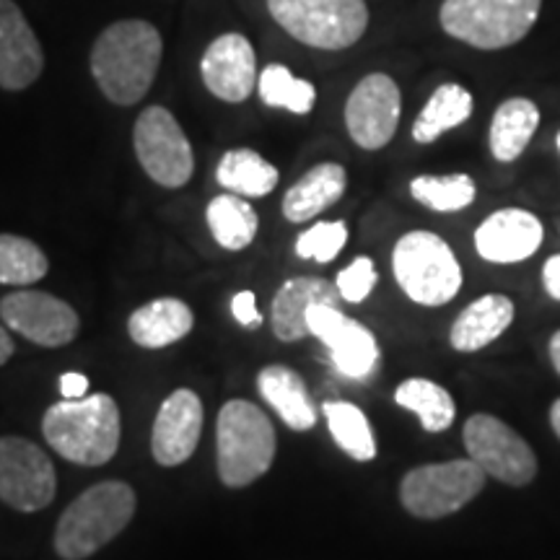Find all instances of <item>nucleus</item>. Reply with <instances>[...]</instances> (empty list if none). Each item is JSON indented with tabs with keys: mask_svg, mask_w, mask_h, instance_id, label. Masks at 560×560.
<instances>
[{
	"mask_svg": "<svg viewBox=\"0 0 560 560\" xmlns=\"http://www.w3.org/2000/svg\"><path fill=\"white\" fill-rule=\"evenodd\" d=\"M348 242V226L342 221H319L296 240V255L301 260L332 262Z\"/></svg>",
	"mask_w": 560,
	"mask_h": 560,
	"instance_id": "33",
	"label": "nucleus"
},
{
	"mask_svg": "<svg viewBox=\"0 0 560 560\" xmlns=\"http://www.w3.org/2000/svg\"><path fill=\"white\" fill-rule=\"evenodd\" d=\"M410 195L420 206L436 210V213H457V210L472 206L478 187L470 174H444V177L420 174L410 182Z\"/></svg>",
	"mask_w": 560,
	"mask_h": 560,
	"instance_id": "31",
	"label": "nucleus"
},
{
	"mask_svg": "<svg viewBox=\"0 0 560 560\" xmlns=\"http://www.w3.org/2000/svg\"><path fill=\"white\" fill-rule=\"evenodd\" d=\"M556 143H558V151H560V132H558V138H556Z\"/></svg>",
	"mask_w": 560,
	"mask_h": 560,
	"instance_id": "41",
	"label": "nucleus"
},
{
	"mask_svg": "<svg viewBox=\"0 0 560 560\" xmlns=\"http://www.w3.org/2000/svg\"><path fill=\"white\" fill-rule=\"evenodd\" d=\"M257 94L268 107L289 109L293 115H310L317 104V89L312 81L296 79L289 68L280 62H270L262 68L257 79Z\"/></svg>",
	"mask_w": 560,
	"mask_h": 560,
	"instance_id": "30",
	"label": "nucleus"
},
{
	"mask_svg": "<svg viewBox=\"0 0 560 560\" xmlns=\"http://www.w3.org/2000/svg\"><path fill=\"white\" fill-rule=\"evenodd\" d=\"M340 291L338 285L327 283L322 278H291L280 285L276 299H272V332L278 340L296 342L310 335V325H306V314L314 304H335L340 306Z\"/></svg>",
	"mask_w": 560,
	"mask_h": 560,
	"instance_id": "19",
	"label": "nucleus"
},
{
	"mask_svg": "<svg viewBox=\"0 0 560 560\" xmlns=\"http://www.w3.org/2000/svg\"><path fill=\"white\" fill-rule=\"evenodd\" d=\"M276 24L314 50H348L369 30L366 0H268Z\"/></svg>",
	"mask_w": 560,
	"mask_h": 560,
	"instance_id": "6",
	"label": "nucleus"
},
{
	"mask_svg": "<svg viewBox=\"0 0 560 560\" xmlns=\"http://www.w3.org/2000/svg\"><path fill=\"white\" fill-rule=\"evenodd\" d=\"M231 312H234V319L240 322L242 327H249V330L260 327L262 317H260V312H257V301L252 291L236 293V296L231 299Z\"/></svg>",
	"mask_w": 560,
	"mask_h": 560,
	"instance_id": "35",
	"label": "nucleus"
},
{
	"mask_svg": "<svg viewBox=\"0 0 560 560\" xmlns=\"http://www.w3.org/2000/svg\"><path fill=\"white\" fill-rule=\"evenodd\" d=\"M132 514H136V490L128 482H96L62 511L55 532V550L62 560L94 556L128 527Z\"/></svg>",
	"mask_w": 560,
	"mask_h": 560,
	"instance_id": "3",
	"label": "nucleus"
},
{
	"mask_svg": "<svg viewBox=\"0 0 560 560\" xmlns=\"http://www.w3.org/2000/svg\"><path fill=\"white\" fill-rule=\"evenodd\" d=\"M514 322V304L503 293H486L472 301L452 325L450 340L459 353H475L499 340Z\"/></svg>",
	"mask_w": 560,
	"mask_h": 560,
	"instance_id": "20",
	"label": "nucleus"
},
{
	"mask_svg": "<svg viewBox=\"0 0 560 560\" xmlns=\"http://www.w3.org/2000/svg\"><path fill=\"white\" fill-rule=\"evenodd\" d=\"M392 270L405 296L423 306H444L462 289V268L450 244L431 231H410L392 252Z\"/></svg>",
	"mask_w": 560,
	"mask_h": 560,
	"instance_id": "7",
	"label": "nucleus"
},
{
	"mask_svg": "<svg viewBox=\"0 0 560 560\" xmlns=\"http://www.w3.org/2000/svg\"><path fill=\"white\" fill-rule=\"evenodd\" d=\"M402 115V94L387 73H369L346 102V128L363 151H380L395 138Z\"/></svg>",
	"mask_w": 560,
	"mask_h": 560,
	"instance_id": "12",
	"label": "nucleus"
},
{
	"mask_svg": "<svg viewBox=\"0 0 560 560\" xmlns=\"http://www.w3.org/2000/svg\"><path fill=\"white\" fill-rule=\"evenodd\" d=\"M206 219L213 240L229 252L247 249L249 244L255 242L257 229H260L255 208H252L242 195L234 192L219 195V198L210 200Z\"/></svg>",
	"mask_w": 560,
	"mask_h": 560,
	"instance_id": "27",
	"label": "nucleus"
},
{
	"mask_svg": "<svg viewBox=\"0 0 560 560\" xmlns=\"http://www.w3.org/2000/svg\"><path fill=\"white\" fill-rule=\"evenodd\" d=\"M42 433L62 459L86 467L107 465L120 450V408L104 392L55 402L42 418Z\"/></svg>",
	"mask_w": 560,
	"mask_h": 560,
	"instance_id": "2",
	"label": "nucleus"
},
{
	"mask_svg": "<svg viewBox=\"0 0 560 560\" xmlns=\"http://www.w3.org/2000/svg\"><path fill=\"white\" fill-rule=\"evenodd\" d=\"M395 402L405 410L416 412L420 418V425L429 433L446 431L454 423V416H457V405H454V397L450 392L436 382L423 380V376L405 380L395 389Z\"/></svg>",
	"mask_w": 560,
	"mask_h": 560,
	"instance_id": "28",
	"label": "nucleus"
},
{
	"mask_svg": "<svg viewBox=\"0 0 560 560\" xmlns=\"http://www.w3.org/2000/svg\"><path fill=\"white\" fill-rule=\"evenodd\" d=\"M478 462L452 459L416 467L400 482V501L418 520H441L465 509L486 486Z\"/></svg>",
	"mask_w": 560,
	"mask_h": 560,
	"instance_id": "8",
	"label": "nucleus"
},
{
	"mask_svg": "<svg viewBox=\"0 0 560 560\" xmlns=\"http://www.w3.org/2000/svg\"><path fill=\"white\" fill-rule=\"evenodd\" d=\"M45 70V50L13 0H0V89L24 91Z\"/></svg>",
	"mask_w": 560,
	"mask_h": 560,
	"instance_id": "18",
	"label": "nucleus"
},
{
	"mask_svg": "<svg viewBox=\"0 0 560 560\" xmlns=\"http://www.w3.org/2000/svg\"><path fill=\"white\" fill-rule=\"evenodd\" d=\"M472 107L475 100L465 86H459V83H441L431 94V100L425 102V107L420 109L416 122H412V140L420 145L433 143L444 132L470 120Z\"/></svg>",
	"mask_w": 560,
	"mask_h": 560,
	"instance_id": "25",
	"label": "nucleus"
},
{
	"mask_svg": "<svg viewBox=\"0 0 560 560\" xmlns=\"http://www.w3.org/2000/svg\"><path fill=\"white\" fill-rule=\"evenodd\" d=\"M376 265L371 257H355L353 262L348 265L346 270H340L338 276V291L342 301H348V304H361V301H366V296L371 291H374L376 285Z\"/></svg>",
	"mask_w": 560,
	"mask_h": 560,
	"instance_id": "34",
	"label": "nucleus"
},
{
	"mask_svg": "<svg viewBox=\"0 0 560 560\" xmlns=\"http://www.w3.org/2000/svg\"><path fill=\"white\" fill-rule=\"evenodd\" d=\"M545 229L535 213L524 208H503L490 213L475 231V249L495 265L524 262L540 249Z\"/></svg>",
	"mask_w": 560,
	"mask_h": 560,
	"instance_id": "16",
	"label": "nucleus"
},
{
	"mask_svg": "<svg viewBox=\"0 0 560 560\" xmlns=\"http://www.w3.org/2000/svg\"><path fill=\"white\" fill-rule=\"evenodd\" d=\"M164 55V39L145 19H122L109 24L89 55L96 86L112 104L130 107L149 94Z\"/></svg>",
	"mask_w": 560,
	"mask_h": 560,
	"instance_id": "1",
	"label": "nucleus"
},
{
	"mask_svg": "<svg viewBox=\"0 0 560 560\" xmlns=\"http://www.w3.org/2000/svg\"><path fill=\"white\" fill-rule=\"evenodd\" d=\"M550 361H552V369L560 374V330L550 338Z\"/></svg>",
	"mask_w": 560,
	"mask_h": 560,
	"instance_id": "39",
	"label": "nucleus"
},
{
	"mask_svg": "<svg viewBox=\"0 0 560 560\" xmlns=\"http://www.w3.org/2000/svg\"><path fill=\"white\" fill-rule=\"evenodd\" d=\"M540 9L542 0H444L439 24L475 50H503L527 37Z\"/></svg>",
	"mask_w": 560,
	"mask_h": 560,
	"instance_id": "5",
	"label": "nucleus"
},
{
	"mask_svg": "<svg viewBox=\"0 0 560 560\" xmlns=\"http://www.w3.org/2000/svg\"><path fill=\"white\" fill-rule=\"evenodd\" d=\"M327 429H330L335 444L355 462H371L376 457V439L371 423L359 405L332 400L322 405Z\"/></svg>",
	"mask_w": 560,
	"mask_h": 560,
	"instance_id": "29",
	"label": "nucleus"
},
{
	"mask_svg": "<svg viewBox=\"0 0 560 560\" xmlns=\"http://www.w3.org/2000/svg\"><path fill=\"white\" fill-rule=\"evenodd\" d=\"M202 83L215 100L242 104L257 89V55L252 42L240 32H229L208 45L200 60Z\"/></svg>",
	"mask_w": 560,
	"mask_h": 560,
	"instance_id": "15",
	"label": "nucleus"
},
{
	"mask_svg": "<svg viewBox=\"0 0 560 560\" xmlns=\"http://www.w3.org/2000/svg\"><path fill=\"white\" fill-rule=\"evenodd\" d=\"M542 285L550 299L560 301V255H552L542 268Z\"/></svg>",
	"mask_w": 560,
	"mask_h": 560,
	"instance_id": "37",
	"label": "nucleus"
},
{
	"mask_svg": "<svg viewBox=\"0 0 560 560\" xmlns=\"http://www.w3.org/2000/svg\"><path fill=\"white\" fill-rule=\"evenodd\" d=\"M192 325H195V314L185 301L156 299L130 314L128 332L136 346L159 350L182 340L185 335H190Z\"/></svg>",
	"mask_w": 560,
	"mask_h": 560,
	"instance_id": "23",
	"label": "nucleus"
},
{
	"mask_svg": "<svg viewBox=\"0 0 560 560\" xmlns=\"http://www.w3.org/2000/svg\"><path fill=\"white\" fill-rule=\"evenodd\" d=\"M215 179L223 190L242 195V198H265L278 187L280 174L257 151L231 149L221 156Z\"/></svg>",
	"mask_w": 560,
	"mask_h": 560,
	"instance_id": "26",
	"label": "nucleus"
},
{
	"mask_svg": "<svg viewBox=\"0 0 560 560\" xmlns=\"http://www.w3.org/2000/svg\"><path fill=\"white\" fill-rule=\"evenodd\" d=\"M465 450L480 470L506 486H527L537 475V457L532 446L501 418L478 412L465 423L462 431Z\"/></svg>",
	"mask_w": 560,
	"mask_h": 560,
	"instance_id": "10",
	"label": "nucleus"
},
{
	"mask_svg": "<svg viewBox=\"0 0 560 560\" xmlns=\"http://www.w3.org/2000/svg\"><path fill=\"white\" fill-rule=\"evenodd\" d=\"M219 475L229 488H247L270 470L276 459V429L268 416L247 400H229L215 423Z\"/></svg>",
	"mask_w": 560,
	"mask_h": 560,
	"instance_id": "4",
	"label": "nucleus"
},
{
	"mask_svg": "<svg viewBox=\"0 0 560 560\" xmlns=\"http://www.w3.org/2000/svg\"><path fill=\"white\" fill-rule=\"evenodd\" d=\"M58 493V475L50 457L30 439H0V501L16 511L47 509Z\"/></svg>",
	"mask_w": 560,
	"mask_h": 560,
	"instance_id": "11",
	"label": "nucleus"
},
{
	"mask_svg": "<svg viewBox=\"0 0 560 560\" xmlns=\"http://www.w3.org/2000/svg\"><path fill=\"white\" fill-rule=\"evenodd\" d=\"M202 433V402L192 389H177L166 397L153 420L151 452L164 467H177L198 450Z\"/></svg>",
	"mask_w": 560,
	"mask_h": 560,
	"instance_id": "17",
	"label": "nucleus"
},
{
	"mask_svg": "<svg viewBox=\"0 0 560 560\" xmlns=\"http://www.w3.org/2000/svg\"><path fill=\"white\" fill-rule=\"evenodd\" d=\"M550 425H552V431H556L558 439H560V400L552 402V408H550Z\"/></svg>",
	"mask_w": 560,
	"mask_h": 560,
	"instance_id": "40",
	"label": "nucleus"
},
{
	"mask_svg": "<svg viewBox=\"0 0 560 560\" xmlns=\"http://www.w3.org/2000/svg\"><path fill=\"white\" fill-rule=\"evenodd\" d=\"M348 187V174L340 164L327 161V164L312 166L296 185L285 192L283 198V215L291 223H304L317 219L327 208L342 198Z\"/></svg>",
	"mask_w": 560,
	"mask_h": 560,
	"instance_id": "22",
	"label": "nucleus"
},
{
	"mask_svg": "<svg viewBox=\"0 0 560 560\" xmlns=\"http://www.w3.org/2000/svg\"><path fill=\"white\" fill-rule=\"evenodd\" d=\"M257 389L289 429L310 431L317 425V408H314L310 389L293 369L280 366V363L265 366L257 376Z\"/></svg>",
	"mask_w": 560,
	"mask_h": 560,
	"instance_id": "21",
	"label": "nucleus"
},
{
	"mask_svg": "<svg viewBox=\"0 0 560 560\" xmlns=\"http://www.w3.org/2000/svg\"><path fill=\"white\" fill-rule=\"evenodd\" d=\"M45 252L37 244L16 234H0V283L32 285L47 276Z\"/></svg>",
	"mask_w": 560,
	"mask_h": 560,
	"instance_id": "32",
	"label": "nucleus"
},
{
	"mask_svg": "<svg viewBox=\"0 0 560 560\" xmlns=\"http://www.w3.org/2000/svg\"><path fill=\"white\" fill-rule=\"evenodd\" d=\"M132 145L143 172L166 187L179 190L195 174V153L185 130L166 107H149L140 112L132 128Z\"/></svg>",
	"mask_w": 560,
	"mask_h": 560,
	"instance_id": "9",
	"label": "nucleus"
},
{
	"mask_svg": "<svg viewBox=\"0 0 560 560\" xmlns=\"http://www.w3.org/2000/svg\"><path fill=\"white\" fill-rule=\"evenodd\" d=\"M537 128H540V109L535 102L524 96L506 100L490 120V153L501 164H511L527 151Z\"/></svg>",
	"mask_w": 560,
	"mask_h": 560,
	"instance_id": "24",
	"label": "nucleus"
},
{
	"mask_svg": "<svg viewBox=\"0 0 560 560\" xmlns=\"http://www.w3.org/2000/svg\"><path fill=\"white\" fill-rule=\"evenodd\" d=\"M310 335L330 348L335 369L348 380H366L380 363V342L361 322L346 317L340 306L314 304L306 314Z\"/></svg>",
	"mask_w": 560,
	"mask_h": 560,
	"instance_id": "14",
	"label": "nucleus"
},
{
	"mask_svg": "<svg viewBox=\"0 0 560 560\" xmlns=\"http://www.w3.org/2000/svg\"><path fill=\"white\" fill-rule=\"evenodd\" d=\"M3 325L34 346H68L79 332V314L66 301L45 291H16L0 301Z\"/></svg>",
	"mask_w": 560,
	"mask_h": 560,
	"instance_id": "13",
	"label": "nucleus"
},
{
	"mask_svg": "<svg viewBox=\"0 0 560 560\" xmlns=\"http://www.w3.org/2000/svg\"><path fill=\"white\" fill-rule=\"evenodd\" d=\"M11 355H13V340H11L9 330H5V327H0V366H3V363H9Z\"/></svg>",
	"mask_w": 560,
	"mask_h": 560,
	"instance_id": "38",
	"label": "nucleus"
},
{
	"mask_svg": "<svg viewBox=\"0 0 560 560\" xmlns=\"http://www.w3.org/2000/svg\"><path fill=\"white\" fill-rule=\"evenodd\" d=\"M89 392V380L83 374H75V371H68V374L60 376V395L66 400H81Z\"/></svg>",
	"mask_w": 560,
	"mask_h": 560,
	"instance_id": "36",
	"label": "nucleus"
}]
</instances>
